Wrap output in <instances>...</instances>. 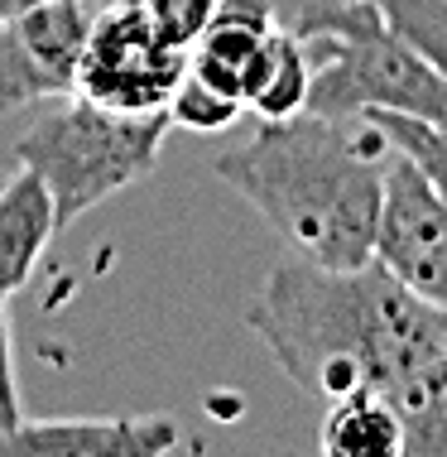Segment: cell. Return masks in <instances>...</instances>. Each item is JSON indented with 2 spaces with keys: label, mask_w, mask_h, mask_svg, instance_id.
Wrapping results in <instances>:
<instances>
[{
  "label": "cell",
  "mask_w": 447,
  "mask_h": 457,
  "mask_svg": "<svg viewBox=\"0 0 447 457\" xmlns=\"http://www.w3.org/2000/svg\"><path fill=\"white\" fill-rule=\"evenodd\" d=\"M245 328L318 404L352 390L394 395L414 370L447 356V313L380 261L332 270L294 251L245 303Z\"/></svg>",
  "instance_id": "6da1fadb"
},
{
  "label": "cell",
  "mask_w": 447,
  "mask_h": 457,
  "mask_svg": "<svg viewBox=\"0 0 447 457\" xmlns=\"http://www.w3.org/2000/svg\"><path fill=\"white\" fill-rule=\"evenodd\" d=\"M394 145L370 116L260 120L236 150L212 159V174L241 193L298 255L332 270L376 261L385 174Z\"/></svg>",
  "instance_id": "7a4b0ae2"
},
{
  "label": "cell",
  "mask_w": 447,
  "mask_h": 457,
  "mask_svg": "<svg viewBox=\"0 0 447 457\" xmlns=\"http://www.w3.org/2000/svg\"><path fill=\"white\" fill-rule=\"evenodd\" d=\"M294 29L313 54L308 111L318 116L400 111L447 130V78L394 34V24L370 0H303Z\"/></svg>",
  "instance_id": "3957f363"
},
{
  "label": "cell",
  "mask_w": 447,
  "mask_h": 457,
  "mask_svg": "<svg viewBox=\"0 0 447 457\" xmlns=\"http://www.w3.org/2000/svg\"><path fill=\"white\" fill-rule=\"evenodd\" d=\"M169 111H111L87 96H58L54 111H44L29 130L20 135L15 154L54 193L58 231L102 207L106 197L126 193L130 183L154 174L159 145L169 135Z\"/></svg>",
  "instance_id": "277c9868"
},
{
  "label": "cell",
  "mask_w": 447,
  "mask_h": 457,
  "mask_svg": "<svg viewBox=\"0 0 447 457\" xmlns=\"http://www.w3.org/2000/svg\"><path fill=\"white\" fill-rule=\"evenodd\" d=\"M188 72V48H173L154 29L145 5H106L92 20L82 63H78V96L102 102L111 111H169L173 87Z\"/></svg>",
  "instance_id": "5b68a950"
},
{
  "label": "cell",
  "mask_w": 447,
  "mask_h": 457,
  "mask_svg": "<svg viewBox=\"0 0 447 457\" xmlns=\"http://www.w3.org/2000/svg\"><path fill=\"white\" fill-rule=\"evenodd\" d=\"M96 15L102 10L87 0H34L0 24V116L78 92V63Z\"/></svg>",
  "instance_id": "8992f818"
},
{
  "label": "cell",
  "mask_w": 447,
  "mask_h": 457,
  "mask_svg": "<svg viewBox=\"0 0 447 457\" xmlns=\"http://www.w3.org/2000/svg\"><path fill=\"white\" fill-rule=\"evenodd\" d=\"M376 261L400 284L447 313V207L404 154L390 159Z\"/></svg>",
  "instance_id": "52a82bcc"
},
{
  "label": "cell",
  "mask_w": 447,
  "mask_h": 457,
  "mask_svg": "<svg viewBox=\"0 0 447 457\" xmlns=\"http://www.w3.org/2000/svg\"><path fill=\"white\" fill-rule=\"evenodd\" d=\"M173 414H96V419H24L0 438V453L24 457H159L178 448Z\"/></svg>",
  "instance_id": "ba28073f"
},
{
  "label": "cell",
  "mask_w": 447,
  "mask_h": 457,
  "mask_svg": "<svg viewBox=\"0 0 447 457\" xmlns=\"http://www.w3.org/2000/svg\"><path fill=\"white\" fill-rule=\"evenodd\" d=\"M58 237V212L48 183L20 164L0 179V294H20L34 279L48 241Z\"/></svg>",
  "instance_id": "9c48e42d"
},
{
  "label": "cell",
  "mask_w": 447,
  "mask_h": 457,
  "mask_svg": "<svg viewBox=\"0 0 447 457\" xmlns=\"http://www.w3.org/2000/svg\"><path fill=\"white\" fill-rule=\"evenodd\" d=\"M275 29H279L275 0H217V15L207 20L203 39L193 44L188 68L197 78H207V82H217V87L241 96L245 68L255 63V54L269 44Z\"/></svg>",
  "instance_id": "30bf717a"
},
{
  "label": "cell",
  "mask_w": 447,
  "mask_h": 457,
  "mask_svg": "<svg viewBox=\"0 0 447 457\" xmlns=\"http://www.w3.org/2000/svg\"><path fill=\"white\" fill-rule=\"evenodd\" d=\"M308 92H313V54L303 34L279 24L269 44L255 54V63L245 68V111H255L260 120H289L308 111Z\"/></svg>",
  "instance_id": "8fae6325"
},
{
  "label": "cell",
  "mask_w": 447,
  "mask_h": 457,
  "mask_svg": "<svg viewBox=\"0 0 447 457\" xmlns=\"http://www.w3.org/2000/svg\"><path fill=\"white\" fill-rule=\"evenodd\" d=\"M327 457H404V424L385 390H352L327 404L318 428Z\"/></svg>",
  "instance_id": "7c38bea8"
},
{
  "label": "cell",
  "mask_w": 447,
  "mask_h": 457,
  "mask_svg": "<svg viewBox=\"0 0 447 457\" xmlns=\"http://www.w3.org/2000/svg\"><path fill=\"white\" fill-rule=\"evenodd\" d=\"M390 400L404 424V457H447V356L414 370Z\"/></svg>",
  "instance_id": "4fadbf2b"
},
{
  "label": "cell",
  "mask_w": 447,
  "mask_h": 457,
  "mask_svg": "<svg viewBox=\"0 0 447 457\" xmlns=\"http://www.w3.org/2000/svg\"><path fill=\"white\" fill-rule=\"evenodd\" d=\"M370 120L385 130V140L394 145V154H404L418 174L428 179V188L438 193V203L447 207V130L428 126V120L400 116V111H366Z\"/></svg>",
  "instance_id": "5bb4252c"
},
{
  "label": "cell",
  "mask_w": 447,
  "mask_h": 457,
  "mask_svg": "<svg viewBox=\"0 0 447 457\" xmlns=\"http://www.w3.org/2000/svg\"><path fill=\"white\" fill-rule=\"evenodd\" d=\"M245 102L227 87H217V82L197 78V72L188 68L183 72V82L173 87L169 96V120L183 130H197V135H217V130H231L236 120H241Z\"/></svg>",
  "instance_id": "9a60e30c"
},
{
  "label": "cell",
  "mask_w": 447,
  "mask_h": 457,
  "mask_svg": "<svg viewBox=\"0 0 447 457\" xmlns=\"http://www.w3.org/2000/svg\"><path fill=\"white\" fill-rule=\"evenodd\" d=\"M370 5L447 78V0H370Z\"/></svg>",
  "instance_id": "2e32d148"
},
{
  "label": "cell",
  "mask_w": 447,
  "mask_h": 457,
  "mask_svg": "<svg viewBox=\"0 0 447 457\" xmlns=\"http://www.w3.org/2000/svg\"><path fill=\"white\" fill-rule=\"evenodd\" d=\"M149 10V20H154V29L164 34L173 48H188L203 39L207 20L217 15V0H140Z\"/></svg>",
  "instance_id": "e0dca14e"
},
{
  "label": "cell",
  "mask_w": 447,
  "mask_h": 457,
  "mask_svg": "<svg viewBox=\"0 0 447 457\" xmlns=\"http://www.w3.org/2000/svg\"><path fill=\"white\" fill-rule=\"evenodd\" d=\"M24 424V404H20V376H15V328H10V308L0 294V438L15 434Z\"/></svg>",
  "instance_id": "ac0fdd59"
},
{
  "label": "cell",
  "mask_w": 447,
  "mask_h": 457,
  "mask_svg": "<svg viewBox=\"0 0 447 457\" xmlns=\"http://www.w3.org/2000/svg\"><path fill=\"white\" fill-rule=\"evenodd\" d=\"M20 5H34V0H20ZM87 5L106 10V5H140V0H87Z\"/></svg>",
  "instance_id": "d6986e66"
},
{
  "label": "cell",
  "mask_w": 447,
  "mask_h": 457,
  "mask_svg": "<svg viewBox=\"0 0 447 457\" xmlns=\"http://www.w3.org/2000/svg\"><path fill=\"white\" fill-rule=\"evenodd\" d=\"M15 10H20V0H0V24H5L10 15H15Z\"/></svg>",
  "instance_id": "ffe728a7"
},
{
  "label": "cell",
  "mask_w": 447,
  "mask_h": 457,
  "mask_svg": "<svg viewBox=\"0 0 447 457\" xmlns=\"http://www.w3.org/2000/svg\"><path fill=\"white\" fill-rule=\"evenodd\" d=\"M0 179H5V174H0Z\"/></svg>",
  "instance_id": "44dd1931"
}]
</instances>
